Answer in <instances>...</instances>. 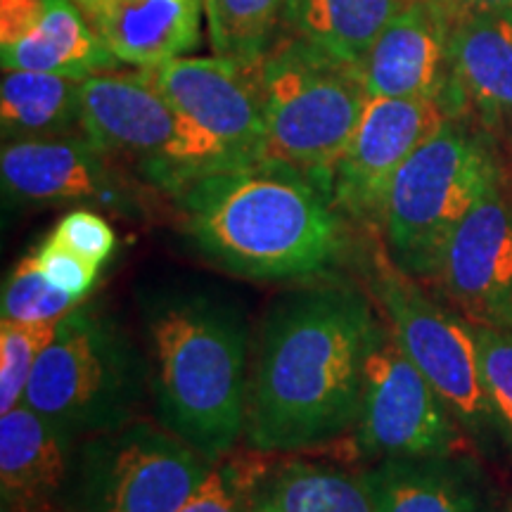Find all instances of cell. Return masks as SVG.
Masks as SVG:
<instances>
[{"label": "cell", "instance_id": "obj_21", "mask_svg": "<svg viewBox=\"0 0 512 512\" xmlns=\"http://www.w3.org/2000/svg\"><path fill=\"white\" fill-rule=\"evenodd\" d=\"M249 512H377L361 475L290 460L256 472Z\"/></svg>", "mask_w": 512, "mask_h": 512}, {"label": "cell", "instance_id": "obj_26", "mask_svg": "<svg viewBox=\"0 0 512 512\" xmlns=\"http://www.w3.org/2000/svg\"><path fill=\"white\" fill-rule=\"evenodd\" d=\"M60 320L15 323V320L3 318L0 323V415L24 403L38 358L53 342Z\"/></svg>", "mask_w": 512, "mask_h": 512}, {"label": "cell", "instance_id": "obj_8", "mask_svg": "<svg viewBox=\"0 0 512 512\" xmlns=\"http://www.w3.org/2000/svg\"><path fill=\"white\" fill-rule=\"evenodd\" d=\"M361 268L375 306L408 358L456 415L470 444L482 453L508 444L484 387L475 325L432 302L420 280L389 259L377 230L370 235Z\"/></svg>", "mask_w": 512, "mask_h": 512}, {"label": "cell", "instance_id": "obj_16", "mask_svg": "<svg viewBox=\"0 0 512 512\" xmlns=\"http://www.w3.org/2000/svg\"><path fill=\"white\" fill-rule=\"evenodd\" d=\"M451 24L432 0L406 5L358 62L368 98H430L444 105Z\"/></svg>", "mask_w": 512, "mask_h": 512}, {"label": "cell", "instance_id": "obj_33", "mask_svg": "<svg viewBox=\"0 0 512 512\" xmlns=\"http://www.w3.org/2000/svg\"><path fill=\"white\" fill-rule=\"evenodd\" d=\"M503 512H512V501L508 503V505H505V510Z\"/></svg>", "mask_w": 512, "mask_h": 512}, {"label": "cell", "instance_id": "obj_30", "mask_svg": "<svg viewBox=\"0 0 512 512\" xmlns=\"http://www.w3.org/2000/svg\"><path fill=\"white\" fill-rule=\"evenodd\" d=\"M34 254L41 271L46 273V278L55 287L69 292L72 297L81 299V302L86 299V294L93 290L100 266H95L91 261L83 259V256L60 247L50 238H46V242H43Z\"/></svg>", "mask_w": 512, "mask_h": 512}, {"label": "cell", "instance_id": "obj_4", "mask_svg": "<svg viewBox=\"0 0 512 512\" xmlns=\"http://www.w3.org/2000/svg\"><path fill=\"white\" fill-rule=\"evenodd\" d=\"M147 392V354L110 313L81 302L38 358L24 403L83 439L136 420Z\"/></svg>", "mask_w": 512, "mask_h": 512}, {"label": "cell", "instance_id": "obj_15", "mask_svg": "<svg viewBox=\"0 0 512 512\" xmlns=\"http://www.w3.org/2000/svg\"><path fill=\"white\" fill-rule=\"evenodd\" d=\"M0 64L79 81L119 67L74 0H0Z\"/></svg>", "mask_w": 512, "mask_h": 512}, {"label": "cell", "instance_id": "obj_28", "mask_svg": "<svg viewBox=\"0 0 512 512\" xmlns=\"http://www.w3.org/2000/svg\"><path fill=\"white\" fill-rule=\"evenodd\" d=\"M256 472V465L223 458L207 482L176 512H249Z\"/></svg>", "mask_w": 512, "mask_h": 512}, {"label": "cell", "instance_id": "obj_9", "mask_svg": "<svg viewBox=\"0 0 512 512\" xmlns=\"http://www.w3.org/2000/svg\"><path fill=\"white\" fill-rule=\"evenodd\" d=\"M216 465L159 422L136 418L79 441L69 510L176 512Z\"/></svg>", "mask_w": 512, "mask_h": 512}, {"label": "cell", "instance_id": "obj_12", "mask_svg": "<svg viewBox=\"0 0 512 512\" xmlns=\"http://www.w3.org/2000/svg\"><path fill=\"white\" fill-rule=\"evenodd\" d=\"M0 181L17 204H81L143 216L145 204L119 164L83 133L3 143Z\"/></svg>", "mask_w": 512, "mask_h": 512}, {"label": "cell", "instance_id": "obj_17", "mask_svg": "<svg viewBox=\"0 0 512 512\" xmlns=\"http://www.w3.org/2000/svg\"><path fill=\"white\" fill-rule=\"evenodd\" d=\"M79 441L27 403L0 415L3 512L69 510Z\"/></svg>", "mask_w": 512, "mask_h": 512}, {"label": "cell", "instance_id": "obj_6", "mask_svg": "<svg viewBox=\"0 0 512 512\" xmlns=\"http://www.w3.org/2000/svg\"><path fill=\"white\" fill-rule=\"evenodd\" d=\"M261 81L264 159L304 171L332 195V169L370 100L358 64L294 36L268 53Z\"/></svg>", "mask_w": 512, "mask_h": 512}, {"label": "cell", "instance_id": "obj_32", "mask_svg": "<svg viewBox=\"0 0 512 512\" xmlns=\"http://www.w3.org/2000/svg\"><path fill=\"white\" fill-rule=\"evenodd\" d=\"M432 3L441 5V8H444V10L448 12V17H451V0H432Z\"/></svg>", "mask_w": 512, "mask_h": 512}, {"label": "cell", "instance_id": "obj_2", "mask_svg": "<svg viewBox=\"0 0 512 512\" xmlns=\"http://www.w3.org/2000/svg\"><path fill=\"white\" fill-rule=\"evenodd\" d=\"M176 200L195 252L242 280H316L344 247L342 214L330 192L273 159L211 171Z\"/></svg>", "mask_w": 512, "mask_h": 512}, {"label": "cell", "instance_id": "obj_3", "mask_svg": "<svg viewBox=\"0 0 512 512\" xmlns=\"http://www.w3.org/2000/svg\"><path fill=\"white\" fill-rule=\"evenodd\" d=\"M143 320L155 420L219 463L247 427L245 313L219 292L176 287L152 294Z\"/></svg>", "mask_w": 512, "mask_h": 512}, {"label": "cell", "instance_id": "obj_14", "mask_svg": "<svg viewBox=\"0 0 512 512\" xmlns=\"http://www.w3.org/2000/svg\"><path fill=\"white\" fill-rule=\"evenodd\" d=\"M432 280L472 325L512 330V204L501 183L453 230Z\"/></svg>", "mask_w": 512, "mask_h": 512}, {"label": "cell", "instance_id": "obj_1", "mask_svg": "<svg viewBox=\"0 0 512 512\" xmlns=\"http://www.w3.org/2000/svg\"><path fill=\"white\" fill-rule=\"evenodd\" d=\"M377 318L373 297L344 280H306L268 309L249 377L252 451L309 453L354 432Z\"/></svg>", "mask_w": 512, "mask_h": 512}, {"label": "cell", "instance_id": "obj_29", "mask_svg": "<svg viewBox=\"0 0 512 512\" xmlns=\"http://www.w3.org/2000/svg\"><path fill=\"white\" fill-rule=\"evenodd\" d=\"M48 238L95 266L105 264L117 247V235H114L110 221L93 207H76L67 211Z\"/></svg>", "mask_w": 512, "mask_h": 512}, {"label": "cell", "instance_id": "obj_11", "mask_svg": "<svg viewBox=\"0 0 512 512\" xmlns=\"http://www.w3.org/2000/svg\"><path fill=\"white\" fill-rule=\"evenodd\" d=\"M446 119L439 100L370 98L332 169V202L339 214L377 230L396 171Z\"/></svg>", "mask_w": 512, "mask_h": 512}, {"label": "cell", "instance_id": "obj_18", "mask_svg": "<svg viewBox=\"0 0 512 512\" xmlns=\"http://www.w3.org/2000/svg\"><path fill=\"white\" fill-rule=\"evenodd\" d=\"M119 64L150 69L200 48L204 0H74Z\"/></svg>", "mask_w": 512, "mask_h": 512}, {"label": "cell", "instance_id": "obj_22", "mask_svg": "<svg viewBox=\"0 0 512 512\" xmlns=\"http://www.w3.org/2000/svg\"><path fill=\"white\" fill-rule=\"evenodd\" d=\"M3 143L76 136L81 131V81L46 72H3Z\"/></svg>", "mask_w": 512, "mask_h": 512}, {"label": "cell", "instance_id": "obj_5", "mask_svg": "<svg viewBox=\"0 0 512 512\" xmlns=\"http://www.w3.org/2000/svg\"><path fill=\"white\" fill-rule=\"evenodd\" d=\"M498 183L484 140L448 117L389 185L377 226L389 259L415 280H432L453 230Z\"/></svg>", "mask_w": 512, "mask_h": 512}, {"label": "cell", "instance_id": "obj_24", "mask_svg": "<svg viewBox=\"0 0 512 512\" xmlns=\"http://www.w3.org/2000/svg\"><path fill=\"white\" fill-rule=\"evenodd\" d=\"M297 0H204L214 55L261 67L280 29L292 27Z\"/></svg>", "mask_w": 512, "mask_h": 512}, {"label": "cell", "instance_id": "obj_20", "mask_svg": "<svg viewBox=\"0 0 512 512\" xmlns=\"http://www.w3.org/2000/svg\"><path fill=\"white\" fill-rule=\"evenodd\" d=\"M361 477L377 512H496L489 484L465 453L377 460Z\"/></svg>", "mask_w": 512, "mask_h": 512}, {"label": "cell", "instance_id": "obj_25", "mask_svg": "<svg viewBox=\"0 0 512 512\" xmlns=\"http://www.w3.org/2000/svg\"><path fill=\"white\" fill-rule=\"evenodd\" d=\"M79 304L81 299L50 283L38 266L36 254H27L12 266L5 280L0 313L15 323H55Z\"/></svg>", "mask_w": 512, "mask_h": 512}, {"label": "cell", "instance_id": "obj_27", "mask_svg": "<svg viewBox=\"0 0 512 512\" xmlns=\"http://www.w3.org/2000/svg\"><path fill=\"white\" fill-rule=\"evenodd\" d=\"M475 337L486 394L503 437L512 446V330L475 325Z\"/></svg>", "mask_w": 512, "mask_h": 512}, {"label": "cell", "instance_id": "obj_23", "mask_svg": "<svg viewBox=\"0 0 512 512\" xmlns=\"http://www.w3.org/2000/svg\"><path fill=\"white\" fill-rule=\"evenodd\" d=\"M413 0H297L294 34L358 64L399 12Z\"/></svg>", "mask_w": 512, "mask_h": 512}, {"label": "cell", "instance_id": "obj_10", "mask_svg": "<svg viewBox=\"0 0 512 512\" xmlns=\"http://www.w3.org/2000/svg\"><path fill=\"white\" fill-rule=\"evenodd\" d=\"M467 434L437 389L408 358L380 313L363 375L354 448L368 463L389 458L458 456Z\"/></svg>", "mask_w": 512, "mask_h": 512}, {"label": "cell", "instance_id": "obj_31", "mask_svg": "<svg viewBox=\"0 0 512 512\" xmlns=\"http://www.w3.org/2000/svg\"><path fill=\"white\" fill-rule=\"evenodd\" d=\"M491 10H512V0H451V22H456L458 17Z\"/></svg>", "mask_w": 512, "mask_h": 512}, {"label": "cell", "instance_id": "obj_7", "mask_svg": "<svg viewBox=\"0 0 512 512\" xmlns=\"http://www.w3.org/2000/svg\"><path fill=\"white\" fill-rule=\"evenodd\" d=\"M81 131L117 164L166 195L197 178L238 166L214 138L159 91L143 69L81 81Z\"/></svg>", "mask_w": 512, "mask_h": 512}, {"label": "cell", "instance_id": "obj_19", "mask_svg": "<svg viewBox=\"0 0 512 512\" xmlns=\"http://www.w3.org/2000/svg\"><path fill=\"white\" fill-rule=\"evenodd\" d=\"M448 76L456 105L472 107L489 126H512V10L475 12L451 24Z\"/></svg>", "mask_w": 512, "mask_h": 512}, {"label": "cell", "instance_id": "obj_13", "mask_svg": "<svg viewBox=\"0 0 512 512\" xmlns=\"http://www.w3.org/2000/svg\"><path fill=\"white\" fill-rule=\"evenodd\" d=\"M143 72L192 124L214 138L235 164L264 159L261 67L214 55L178 57Z\"/></svg>", "mask_w": 512, "mask_h": 512}]
</instances>
